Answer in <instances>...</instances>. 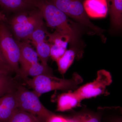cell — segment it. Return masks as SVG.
<instances>
[{
  "label": "cell",
  "instance_id": "277c9868",
  "mask_svg": "<svg viewBox=\"0 0 122 122\" xmlns=\"http://www.w3.org/2000/svg\"><path fill=\"white\" fill-rule=\"evenodd\" d=\"M48 0L75 22L91 30L101 37L103 41H106V37L103 34L104 30L95 25L89 19L84 9L83 0Z\"/></svg>",
  "mask_w": 122,
  "mask_h": 122
},
{
  "label": "cell",
  "instance_id": "603a6c76",
  "mask_svg": "<svg viewBox=\"0 0 122 122\" xmlns=\"http://www.w3.org/2000/svg\"><path fill=\"white\" fill-rule=\"evenodd\" d=\"M48 122H74L71 118L54 114L49 119Z\"/></svg>",
  "mask_w": 122,
  "mask_h": 122
},
{
  "label": "cell",
  "instance_id": "52a82bcc",
  "mask_svg": "<svg viewBox=\"0 0 122 122\" xmlns=\"http://www.w3.org/2000/svg\"><path fill=\"white\" fill-rule=\"evenodd\" d=\"M41 12L37 8L31 19L23 24H10L17 41L28 40L29 37L36 30L44 25Z\"/></svg>",
  "mask_w": 122,
  "mask_h": 122
},
{
  "label": "cell",
  "instance_id": "6da1fadb",
  "mask_svg": "<svg viewBox=\"0 0 122 122\" xmlns=\"http://www.w3.org/2000/svg\"><path fill=\"white\" fill-rule=\"evenodd\" d=\"M35 6L41 12L47 26L68 37L69 42L79 54L83 51L77 46L81 33L80 25L69 17L48 0H35Z\"/></svg>",
  "mask_w": 122,
  "mask_h": 122
},
{
  "label": "cell",
  "instance_id": "4fadbf2b",
  "mask_svg": "<svg viewBox=\"0 0 122 122\" xmlns=\"http://www.w3.org/2000/svg\"><path fill=\"white\" fill-rule=\"evenodd\" d=\"M0 5L7 11L15 13L36 8L35 0H0Z\"/></svg>",
  "mask_w": 122,
  "mask_h": 122
},
{
  "label": "cell",
  "instance_id": "44dd1931",
  "mask_svg": "<svg viewBox=\"0 0 122 122\" xmlns=\"http://www.w3.org/2000/svg\"><path fill=\"white\" fill-rule=\"evenodd\" d=\"M35 47L38 56L41 61V63L48 65L47 62L50 57V44L46 41L38 44Z\"/></svg>",
  "mask_w": 122,
  "mask_h": 122
},
{
  "label": "cell",
  "instance_id": "9a60e30c",
  "mask_svg": "<svg viewBox=\"0 0 122 122\" xmlns=\"http://www.w3.org/2000/svg\"><path fill=\"white\" fill-rule=\"evenodd\" d=\"M20 70V77L24 79L28 76L33 77L41 75H53L52 70L48 65H44L39 63L38 62Z\"/></svg>",
  "mask_w": 122,
  "mask_h": 122
},
{
  "label": "cell",
  "instance_id": "d4e9b609",
  "mask_svg": "<svg viewBox=\"0 0 122 122\" xmlns=\"http://www.w3.org/2000/svg\"><path fill=\"white\" fill-rule=\"evenodd\" d=\"M7 20L5 15L0 11V22H4Z\"/></svg>",
  "mask_w": 122,
  "mask_h": 122
},
{
  "label": "cell",
  "instance_id": "30bf717a",
  "mask_svg": "<svg viewBox=\"0 0 122 122\" xmlns=\"http://www.w3.org/2000/svg\"><path fill=\"white\" fill-rule=\"evenodd\" d=\"M83 5L89 17L103 18L106 16L108 11L107 0H85Z\"/></svg>",
  "mask_w": 122,
  "mask_h": 122
},
{
  "label": "cell",
  "instance_id": "2e32d148",
  "mask_svg": "<svg viewBox=\"0 0 122 122\" xmlns=\"http://www.w3.org/2000/svg\"><path fill=\"white\" fill-rule=\"evenodd\" d=\"M74 122H101L100 113L83 108L78 111H72L69 116Z\"/></svg>",
  "mask_w": 122,
  "mask_h": 122
},
{
  "label": "cell",
  "instance_id": "ac0fdd59",
  "mask_svg": "<svg viewBox=\"0 0 122 122\" xmlns=\"http://www.w3.org/2000/svg\"><path fill=\"white\" fill-rule=\"evenodd\" d=\"M80 58L78 53L74 49L71 48L67 50L63 55L56 61L58 71L61 74L64 75L73 62L75 58Z\"/></svg>",
  "mask_w": 122,
  "mask_h": 122
},
{
  "label": "cell",
  "instance_id": "484cf974",
  "mask_svg": "<svg viewBox=\"0 0 122 122\" xmlns=\"http://www.w3.org/2000/svg\"><path fill=\"white\" fill-rule=\"evenodd\" d=\"M0 59H1V60H2V59H1V58L0 57ZM2 61H3V60H2Z\"/></svg>",
  "mask_w": 122,
  "mask_h": 122
},
{
  "label": "cell",
  "instance_id": "d6986e66",
  "mask_svg": "<svg viewBox=\"0 0 122 122\" xmlns=\"http://www.w3.org/2000/svg\"><path fill=\"white\" fill-rule=\"evenodd\" d=\"M20 85L10 74H0V98L17 89Z\"/></svg>",
  "mask_w": 122,
  "mask_h": 122
},
{
  "label": "cell",
  "instance_id": "8992f818",
  "mask_svg": "<svg viewBox=\"0 0 122 122\" xmlns=\"http://www.w3.org/2000/svg\"><path fill=\"white\" fill-rule=\"evenodd\" d=\"M112 82V77L109 71L104 69L100 70L93 81L78 87L74 91L82 100L95 97L105 93L107 87Z\"/></svg>",
  "mask_w": 122,
  "mask_h": 122
},
{
  "label": "cell",
  "instance_id": "7a4b0ae2",
  "mask_svg": "<svg viewBox=\"0 0 122 122\" xmlns=\"http://www.w3.org/2000/svg\"><path fill=\"white\" fill-rule=\"evenodd\" d=\"M24 80L39 97L42 94L56 90H75L83 81L82 77L76 73L69 79L59 78L53 75H41L32 78H26Z\"/></svg>",
  "mask_w": 122,
  "mask_h": 122
},
{
  "label": "cell",
  "instance_id": "e0dca14e",
  "mask_svg": "<svg viewBox=\"0 0 122 122\" xmlns=\"http://www.w3.org/2000/svg\"><path fill=\"white\" fill-rule=\"evenodd\" d=\"M101 122H122V109L119 107H99Z\"/></svg>",
  "mask_w": 122,
  "mask_h": 122
},
{
  "label": "cell",
  "instance_id": "ffe728a7",
  "mask_svg": "<svg viewBox=\"0 0 122 122\" xmlns=\"http://www.w3.org/2000/svg\"><path fill=\"white\" fill-rule=\"evenodd\" d=\"M10 122H44L35 115L17 109L15 111Z\"/></svg>",
  "mask_w": 122,
  "mask_h": 122
},
{
  "label": "cell",
  "instance_id": "5bb4252c",
  "mask_svg": "<svg viewBox=\"0 0 122 122\" xmlns=\"http://www.w3.org/2000/svg\"><path fill=\"white\" fill-rule=\"evenodd\" d=\"M113 28L120 29L122 25V0H107Z\"/></svg>",
  "mask_w": 122,
  "mask_h": 122
},
{
  "label": "cell",
  "instance_id": "ba28073f",
  "mask_svg": "<svg viewBox=\"0 0 122 122\" xmlns=\"http://www.w3.org/2000/svg\"><path fill=\"white\" fill-rule=\"evenodd\" d=\"M47 37L51 46L50 57L56 61L67 50L69 40L68 37L56 30L53 33H48Z\"/></svg>",
  "mask_w": 122,
  "mask_h": 122
},
{
  "label": "cell",
  "instance_id": "7402d4cb",
  "mask_svg": "<svg viewBox=\"0 0 122 122\" xmlns=\"http://www.w3.org/2000/svg\"><path fill=\"white\" fill-rule=\"evenodd\" d=\"M48 32L44 25L34 30L30 36L29 39L36 46L38 44L46 41L48 36Z\"/></svg>",
  "mask_w": 122,
  "mask_h": 122
},
{
  "label": "cell",
  "instance_id": "cb8c5ba5",
  "mask_svg": "<svg viewBox=\"0 0 122 122\" xmlns=\"http://www.w3.org/2000/svg\"><path fill=\"white\" fill-rule=\"evenodd\" d=\"M13 72V71L11 67L0 59V74H11Z\"/></svg>",
  "mask_w": 122,
  "mask_h": 122
},
{
  "label": "cell",
  "instance_id": "3957f363",
  "mask_svg": "<svg viewBox=\"0 0 122 122\" xmlns=\"http://www.w3.org/2000/svg\"><path fill=\"white\" fill-rule=\"evenodd\" d=\"M20 55L19 42L13 37L5 23L0 22V57L17 76L20 77Z\"/></svg>",
  "mask_w": 122,
  "mask_h": 122
},
{
  "label": "cell",
  "instance_id": "8fae6325",
  "mask_svg": "<svg viewBox=\"0 0 122 122\" xmlns=\"http://www.w3.org/2000/svg\"><path fill=\"white\" fill-rule=\"evenodd\" d=\"M82 100L74 91H69L63 93L58 97L57 102L56 111L65 112L81 106Z\"/></svg>",
  "mask_w": 122,
  "mask_h": 122
},
{
  "label": "cell",
  "instance_id": "7c38bea8",
  "mask_svg": "<svg viewBox=\"0 0 122 122\" xmlns=\"http://www.w3.org/2000/svg\"><path fill=\"white\" fill-rule=\"evenodd\" d=\"M28 40L19 42L20 49L19 63L20 69L26 67L30 65L38 62L37 53L30 44Z\"/></svg>",
  "mask_w": 122,
  "mask_h": 122
},
{
  "label": "cell",
  "instance_id": "5b68a950",
  "mask_svg": "<svg viewBox=\"0 0 122 122\" xmlns=\"http://www.w3.org/2000/svg\"><path fill=\"white\" fill-rule=\"evenodd\" d=\"M18 109L37 116L44 122H48L54 114L46 108L33 91H30L20 85L16 92Z\"/></svg>",
  "mask_w": 122,
  "mask_h": 122
},
{
  "label": "cell",
  "instance_id": "9c48e42d",
  "mask_svg": "<svg viewBox=\"0 0 122 122\" xmlns=\"http://www.w3.org/2000/svg\"><path fill=\"white\" fill-rule=\"evenodd\" d=\"M17 90L0 98V122H10L15 111L18 109Z\"/></svg>",
  "mask_w": 122,
  "mask_h": 122
}]
</instances>
